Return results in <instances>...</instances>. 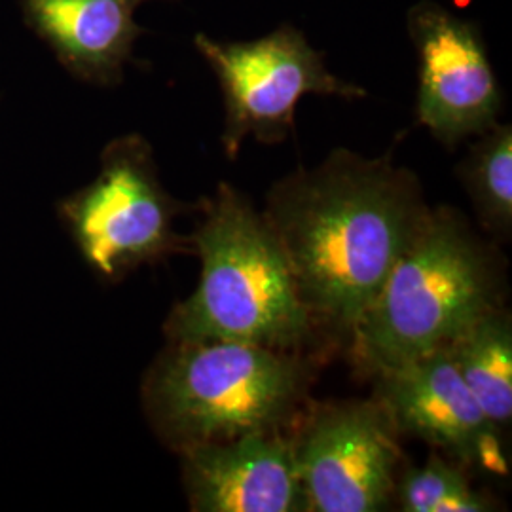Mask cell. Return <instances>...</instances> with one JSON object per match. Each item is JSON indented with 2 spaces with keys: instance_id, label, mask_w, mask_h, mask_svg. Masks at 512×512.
I'll use <instances>...</instances> for the list:
<instances>
[{
  "instance_id": "1",
  "label": "cell",
  "mask_w": 512,
  "mask_h": 512,
  "mask_svg": "<svg viewBox=\"0 0 512 512\" xmlns=\"http://www.w3.org/2000/svg\"><path fill=\"white\" fill-rule=\"evenodd\" d=\"M429 213L418 175L391 152L348 148L277 181L262 211L317 325L346 338Z\"/></svg>"
},
{
  "instance_id": "2",
  "label": "cell",
  "mask_w": 512,
  "mask_h": 512,
  "mask_svg": "<svg viewBox=\"0 0 512 512\" xmlns=\"http://www.w3.org/2000/svg\"><path fill=\"white\" fill-rule=\"evenodd\" d=\"M190 236L202 260L196 291L165 319L167 342L226 340L304 351L321 327L304 304L272 228L238 188L220 183L202 200Z\"/></svg>"
},
{
  "instance_id": "3",
  "label": "cell",
  "mask_w": 512,
  "mask_h": 512,
  "mask_svg": "<svg viewBox=\"0 0 512 512\" xmlns=\"http://www.w3.org/2000/svg\"><path fill=\"white\" fill-rule=\"evenodd\" d=\"M505 296L503 258L456 209H431L351 332L353 359L376 376L448 348Z\"/></svg>"
},
{
  "instance_id": "4",
  "label": "cell",
  "mask_w": 512,
  "mask_h": 512,
  "mask_svg": "<svg viewBox=\"0 0 512 512\" xmlns=\"http://www.w3.org/2000/svg\"><path fill=\"white\" fill-rule=\"evenodd\" d=\"M315 370L304 351L167 342L143 380V408L156 437L181 456L209 442L291 429L308 406Z\"/></svg>"
},
{
  "instance_id": "5",
  "label": "cell",
  "mask_w": 512,
  "mask_h": 512,
  "mask_svg": "<svg viewBox=\"0 0 512 512\" xmlns=\"http://www.w3.org/2000/svg\"><path fill=\"white\" fill-rule=\"evenodd\" d=\"M184 209L160 181L147 139L133 133L110 141L97 177L59 203V217L93 274L114 283L145 264L194 253L175 228Z\"/></svg>"
},
{
  "instance_id": "6",
  "label": "cell",
  "mask_w": 512,
  "mask_h": 512,
  "mask_svg": "<svg viewBox=\"0 0 512 512\" xmlns=\"http://www.w3.org/2000/svg\"><path fill=\"white\" fill-rule=\"evenodd\" d=\"M194 44L219 80L224 97L222 147L236 160L247 137L275 145L294 129V114L306 95L363 99L365 88L330 73L325 54L283 23L266 37L220 42L196 35Z\"/></svg>"
},
{
  "instance_id": "7",
  "label": "cell",
  "mask_w": 512,
  "mask_h": 512,
  "mask_svg": "<svg viewBox=\"0 0 512 512\" xmlns=\"http://www.w3.org/2000/svg\"><path fill=\"white\" fill-rule=\"evenodd\" d=\"M293 429L308 512H380L395 505L406 458L393 416L376 395L311 404Z\"/></svg>"
},
{
  "instance_id": "8",
  "label": "cell",
  "mask_w": 512,
  "mask_h": 512,
  "mask_svg": "<svg viewBox=\"0 0 512 512\" xmlns=\"http://www.w3.org/2000/svg\"><path fill=\"white\" fill-rule=\"evenodd\" d=\"M406 23L420 63L416 122L450 150L494 128L503 92L478 23L435 0L414 4Z\"/></svg>"
},
{
  "instance_id": "9",
  "label": "cell",
  "mask_w": 512,
  "mask_h": 512,
  "mask_svg": "<svg viewBox=\"0 0 512 512\" xmlns=\"http://www.w3.org/2000/svg\"><path fill=\"white\" fill-rule=\"evenodd\" d=\"M376 397L399 433L425 440L467 471L509 476L505 433L486 416L463 382L448 349L374 376Z\"/></svg>"
},
{
  "instance_id": "10",
  "label": "cell",
  "mask_w": 512,
  "mask_h": 512,
  "mask_svg": "<svg viewBox=\"0 0 512 512\" xmlns=\"http://www.w3.org/2000/svg\"><path fill=\"white\" fill-rule=\"evenodd\" d=\"M184 492L196 512H306L293 439L249 433L181 454Z\"/></svg>"
},
{
  "instance_id": "11",
  "label": "cell",
  "mask_w": 512,
  "mask_h": 512,
  "mask_svg": "<svg viewBox=\"0 0 512 512\" xmlns=\"http://www.w3.org/2000/svg\"><path fill=\"white\" fill-rule=\"evenodd\" d=\"M150 0H18L27 25L74 78L114 86L147 31L135 12Z\"/></svg>"
},
{
  "instance_id": "12",
  "label": "cell",
  "mask_w": 512,
  "mask_h": 512,
  "mask_svg": "<svg viewBox=\"0 0 512 512\" xmlns=\"http://www.w3.org/2000/svg\"><path fill=\"white\" fill-rule=\"evenodd\" d=\"M448 353L463 382L501 433L512 421V317L505 306L484 313Z\"/></svg>"
},
{
  "instance_id": "13",
  "label": "cell",
  "mask_w": 512,
  "mask_h": 512,
  "mask_svg": "<svg viewBox=\"0 0 512 512\" xmlns=\"http://www.w3.org/2000/svg\"><path fill=\"white\" fill-rule=\"evenodd\" d=\"M476 217L484 230L505 241L512 232V128L495 124L478 135L469 154L458 165Z\"/></svg>"
},
{
  "instance_id": "14",
  "label": "cell",
  "mask_w": 512,
  "mask_h": 512,
  "mask_svg": "<svg viewBox=\"0 0 512 512\" xmlns=\"http://www.w3.org/2000/svg\"><path fill=\"white\" fill-rule=\"evenodd\" d=\"M395 505L404 512L495 511L490 495L478 492L467 469L435 450L421 467H404Z\"/></svg>"
}]
</instances>
